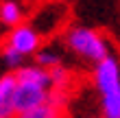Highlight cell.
<instances>
[{
  "label": "cell",
  "mask_w": 120,
  "mask_h": 118,
  "mask_svg": "<svg viewBox=\"0 0 120 118\" xmlns=\"http://www.w3.org/2000/svg\"><path fill=\"white\" fill-rule=\"evenodd\" d=\"M48 72H50V81H52V88H55V90H66V85L72 81L70 70H68V68H63L61 64L48 68Z\"/></svg>",
  "instance_id": "9c48e42d"
},
{
  "label": "cell",
  "mask_w": 120,
  "mask_h": 118,
  "mask_svg": "<svg viewBox=\"0 0 120 118\" xmlns=\"http://www.w3.org/2000/svg\"><path fill=\"white\" fill-rule=\"evenodd\" d=\"M0 57H2V61L9 68H13V70H15V68H20L22 66V61H24V55L22 53H18L15 48H11V46H2V53H0Z\"/></svg>",
  "instance_id": "8fae6325"
},
{
  "label": "cell",
  "mask_w": 120,
  "mask_h": 118,
  "mask_svg": "<svg viewBox=\"0 0 120 118\" xmlns=\"http://www.w3.org/2000/svg\"><path fill=\"white\" fill-rule=\"evenodd\" d=\"M13 118H63V90H50L48 101L39 103L31 109L18 112Z\"/></svg>",
  "instance_id": "5b68a950"
},
{
  "label": "cell",
  "mask_w": 120,
  "mask_h": 118,
  "mask_svg": "<svg viewBox=\"0 0 120 118\" xmlns=\"http://www.w3.org/2000/svg\"><path fill=\"white\" fill-rule=\"evenodd\" d=\"M15 74H4L0 77V118H13L15 107H13V92H15Z\"/></svg>",
  "instance_id": "8992f818"
},
{
  "label": "cell",
  "mask_w": 120,
  "mask_h": 118,
  "mask_svg": "<svg viewBox=\"0 0 120 118\" xmlns=\"http://www.w3.org/2000/svg\"><path fill=\"white\" fill-rule=\"evenodd\" d=\"M94 83L101 94L103 118H120V64L107 55L94 68Z\"/></svg>",
  "instance_id": "6da1fadb"
},
{
  "label": "cell",
  "mask_w": 120,
  "mask_h": 118,
  "mask_svg": "<svg viewBox=\"0 0 120 118\" xmlns=\"http://www.w3.org/2000/svg\"><path fill=\"white\" fill-rule=\"evenodd\" d=\"M24 22V9L18 0H2L0 2V26L13 29L15 24Z\"/></svg>",
  "instance_id": "ba28073f"
},
{
  "label": "cell",
  "mask_w": 120,
  "mask_h": 118,
  "mask_svg": "<svg viewBox=\"0 0 120 118\" xmlns=\"http://www.w3.org/2000/svg\"><path fill=\"white\" fill-rule=\"evenodd\" d=\"M15 79L18 81H35V83H41L46 88H52V81H50V72L48 68L35 64V66H20L15 68Z\"/></svg>",
  "instance_id": "52a82bcc"
},
{
  "label": "cell",
  "mask_w": 120,
  "mask_h": 118,
  "mask_svg": "<svg viewBox=\"0 0 120 118\" xmlns=\"http://www.w3.org/2000/svg\"><path fill=\"white\" fill-rule=\"evenodd\" d=\"M50 90L52 88H46V85L35 83V81H18L15 83V92H13V107H15V114L48 101Z\"/></svg>",
  "instance_id": "277c9868"
},
{
  "label": "cell",
  "mask_w": 120,
  "mask_h": 118,
  "mask_svg": "<svg viewBox=\"0 0 120 118\" xmlns=\"http://www.w3.org/2000/svg\"><path fill=\"white\" fill-rule=\"evenodd\" d=\"M33 57H35V64H39L44 68H52V66L61 64V55L57 50H52V48H41L39 46V50L35 53Z\"/></svg>",
  "instance_id": "30bf717a"
},
{
  "label": "cell",
  "mask_w": 120,
  "mask_h": 118,
  "mask_svg": "<svg viewBox=\"0 0 120 118\" xmlns=\"http://www.w3.org/2000/svg\"><path fill=\"white\" fill-rule=\"evenodd\" d=\"M66 46L72 53H76L79 57L98 64L101 59H105L109 55V44L98 31L85 29V26H72L66 33Z\"/></svg>",
  "instance_id": "7a4b0ae2"
},
{
  "label": "cell",
  "mask_w": 120,
  "mask_h": 118,
  "mask_svg": "<svg viewBox=\"0 0 120 118\" xmlns=\"http://www.w3.org/2000/svg\"><path fill=\"white\" fill-rule=\"evenodd\" d=\"M4 44L15 48L18 53H22L24 57H31L39 50L41 46V33L35 29L33 24H24L20 22L9 31V35L4 37Z\"/></svg>",
  "instance_id": "3957f363"
}]
</instances>
